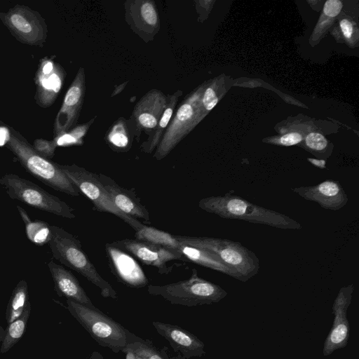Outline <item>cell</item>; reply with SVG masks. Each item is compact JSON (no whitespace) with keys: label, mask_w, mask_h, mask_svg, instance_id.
Wrapping results in <instances>:
<instances>
[{"label":"cell","mask_w":359,"mask_h":359,"mask_svg":"<svg viewBox=\"0 0 359 359\" xmlns=\"http://www.w3.org/2000/svg\"><path fill=\"white\" fill-rule=\"evenodd\" d=\"M198 207L222 218L238 219L281 229H301V224L290 217L250 203L240 196L226 193L201 199Z\"/></svg>","instance_id":"obj_1"},{"label":"cell","mask_w":359,"mask_h":359,"mask_svg":"<svg viewBox=\"0 0 359 359\" xmlns=\"http://www.w3.org/2000/svg\"><path fill=\"white\" fill-rule=\"evenodd\" d=\"M16 157L21 165L32 176L53 189L78 196L80 191L59 167L37 154L32 145L13 127L8 126L4 144Z\"/></svg>","instance_id":"obj_2"},{"label":"cell","mask_w":359,"mask_h":359,"mask_svg":"<svg viewBox=\"0 0 359 359\" xmlns=\"http://www.w3.org/2000/svg\"><path fill=\"white\" fill-rule=\"evenodd\" d=\"M50 231L48 244L53 257L98 287L103 297L116 299V290L98 273L83 250L80 241L61 227L50 226Z\"/></svg>","instance_id":"obj_3"},{"label":"cell","mask_w":359,"mask_h":359,"mask_svg":"<svg viewBox=\"0 0 359 359\" xmlns=\"http://www.w3.org/2000/svg\"><path fill=\"white\" fill-rule=\"evenodd\" d=\"M182 244L205 250L217 255L232 271L233 278L243 283L259 271L255 252L241 243L226 238L175 236Z\"/></svg>","instance_id":"obj_4"},{"label":"cell","mask_w":359,"mask_h":359,"mask_svg":"<svg viewBox=\"0 0 359 359\" xmlns=\"http://www.w3.org/2000/svg\"><path fill=\"white\" fill-rule=\"evenodd\" d=\"M67 308L99 345L115 353L121 352L138 337L100 310L90 309L70 299H67Z\"/></svg>","instance_id":"obj_5"},{"label":"cell","mask_w":359,"mask_h":359,"mask_svg":"<svg viewBox=\"0 0 359 359\" xmlns=\"http://www.w3.org/2000/svg\"><path fill=\"white\" fill-rule=\"evenodd\" d=\"M147 291L172 304L189 307L218 303L227 295L219 285L199 277L195 269L189 279L163 285H149Z\"/></svg>","instance_id":"obj_6"},{"label":"cell","mask_w":359,"mask_h":359,"mask_svg":"<svg viewBox=\"0 0 359 359\" xmlns=\"http://www.w3.org/2000/svg\"><path fill=\"white\" fill-rule=\"evenodd\" d=\"M202 95V89L192 91L177 105L155 149V159L160 161L165 158L197 124L202 112L200 110Z\"/></svg>","instance_id":"obj_7"},{"label":"cell","mask_w":359,"mask_h":359,"mask_svg":"<svg viewBox=\"0 0 359 359\" xmlns=\"http://www.w3.org/2000/svg\"><path fill=\"white\" fill-rule=\"evenodd\" d=\"M9 197L29 206L68 219L76 217L74 209L58 197L36 184L15 174H6L0 178Z\"/></svg>","instance_id":"obj_8"},{"label":"cell","mask_w":359,"mask_h":359,"mask_svg":"<svg viewBox=\"0 0 359 359\" xmlns=\"http://www.w3.org/2000/svg\"><path fill=\"white\" fill-rule=\"evenodd\" d=\"M58 165L78 190L91 201L97 211L114 215L130 225L135 231L144 226L137 219L124 214L114 205L101 184L98 175L76 164Z\"/></svg>","instance_id":"obj_9"},{"label":"cell","mask_w":359,"mask_h":359,"mask_svg":"<svg viewBox=\"0 0 359 359\" xmlns=\"http://www.w3.org/2000/svg\"><path fill=\"white\" fill-rule=\"evenodd\" d=\"M0 20L19 42L43 47L48 37L46 20L30 7L16 4L6 12H0Z\"/></svg>","instance_id":"obj_10"},{"label":"cell","mask_w":359,"mask_h":359,"mask_svg":"<svg viewBox=\"0 0 359 359\" xmlns=\"http://www.w3.org/2000/svg\"><path fill=\"white\" fill-rule=\"evenodd\" d=\"M355 287L350 284L340 288L332 306L334 320L331 330L323 344V354L327 356L335 351L345 348L348 342L350 324L347 311L351 303Z\"/></svg>","instance_id":"obj_11"},{"label":"cell","mask_w":359,"mask_h":359,"mask_svg":"<svg viewBox=\"0 0 359 359\" xmlns=\"http://www.w3.org/2000/svg\"><path fill=\"white\" fill-rule=\"evenodd\" d=\"M65 76V70L54 57H44L40 60L34 77V100L39 107L47 108L55 102Z\"/></svg>","instance_id":"obj_12"},{"label":"cell","mask_w":359,"mask_h":359,"mask_svg":"<svg viewBox=\"0 0 359 359\" xmlns=\"http://www.w3.org/2000/svg\"><path fill=\"white\" fill-rule=\"evenodd\" d=\"M86 93V74L80 67L58 111L53 124L54 137L68 132L77 125Z\"/></svg>","instance_id":"obj_13"},{"label":"cell","mask_w":359,"mask_h":359,"mask_svg":"<svg viewBox=\"0 0 359 359\" xmlns=\"http://www.w3.org/2000/svg\"><path fill=\"white\" fill-rule=\"evenodd\" d=\"M167 95L154 88L147 92L135 105L128 118L134 127L135 139L139 141L144 132L148 136L153 132L165 108Z\"/></svg>","instance_id":"obj_14"},{"label":"cell","mask_w":359,"mask_h":359,"mask_svg":"<svg viewBox=\"0 0 359 359\" xmlns=\"http://www.w3.org/2000/svg\"><path fill=\"white\" fill-rule=\"evenodd\" d=\"M125 19L130 29L144 41H153L160 30V17L153 0H128Z\"/></svg>","instance_id":"obj_15"},{"label":"cell","mask_w":359,"mask_h":359,"mask_svg":"<svg viewBox=\"0 0 359 359\" xmlns=\"http://www.w3.org/2000/svg\"><path fill=\"white\" fill-rule=\"evenodd\" d=\"M114 246L133 255L144 264L156 267L161 273H167L166 264L172 260H184L177 250L161 245L139 241L125 238L111 243Z\"/></svg>","instance_id":"obj_16"},{"label":"cell","mask_w":359,"mask_h":359,"mask_svg":"<svg viewBox=\"0 0 359 359\" xmlns=\"http://www.w3.org/2000/svg\"><path fill=\"white\" fill-rule=\"evenodd\" d=\"M152 325L168 341L174 352L180 353L182 359L201 357L205 354V344L189 331L160 321H153Z\"/></svg>","instance_id":"obj_17"},{"label":"cell","mask_w":359,"mask_h":359,"mask_svg":"<svg viewBox=\"0 0 359 359\" xmlns=\"http://www.w3.org/2000/svg\"><path fill=\"white\" fill-rule=\"evenodd\" d=\"M305 200L317 203L326 210H339L348 203V196L339 181L327 180L314 186L293 188Z\"/></svg>","instance_id":"obj_18"},{"label":"cell","mask_w":359,"mask_h":359,"mask_svg":"<svg viewBox=\"0 0 359 359\" xmlns=\"http://www.w3.org/2000/svg\"><path fill=\"white\" fill-rule=\"evenodd\" d=\"M106 252L110 267L119 281L131 287H142L148 284L143 270L128 252L111 243L106 245Z\"/></svg>","instance_id":"obj_19"},{"label":"cell","mask_w":359,"mask_h":359,"mask_svg":"<svg viewBox=\"0 0 359 359\" xmlns=\"http://www.w3.org/2000/svg\"><path fill=\"white\" fill-rule=\"evenodd\" d=\"M98 177L112 203L120 211L135 219L140 218L150 223L149 211L135 192L120 187L105 175L99 174Z\"/></svg>","instance_id":"obj_20"},{"label":"cell","mask_w":359,"mask_h":359,"mask_svg":"<svg viewBox=\"0 0 359 359\" xmlns=\"http://www.w3.org/2000/svg\"><path fill=\"white\" fill-rule=\"evenodd\" d=\"M54 287L59 297H66L94 310H100L92 302L77 278L64 266L50 260L48 264Z\"/></svg>","instance_id":"obj_21"},{"label":"cell","mask_w":359,"mask_h":359,"mask_svg":"<svg viewBox=\"0 0 359 359\" xmlns=\"http://www.w3.org/2000/svg\"><path fill=\"white\" fill-rule=\"evenodd\" d=\"M135 138L134 127L128 118L119 117L108 128L105 141L114 151L126 152L130 149Z\"/></svg>","instance_id":"obj_22"},{"label":"cell","mask_w":359,"mask_h":359,"mask_svg":"<svg viewBox=\"0 0 359 359\" xmlns=\"http://www.w3.org/2000/svg\"><path fill=\"white\" fill-rule=\"evenodd\" d=\"M183 92L177 90L167 95V104L158 123L148 138L142 143L141 149L147 154H151L157 147L178 105Z\"/></svg>","instance_id":"obj_23"},{"label":"cell","mask_w":359,"mask_h":359,"mask_svg":"<svg viewBox=\"0 0 359 359\" xmlns=\"http://www.w3.org/2000/svg\"><path fill=\"white\" fill-rule=\"evenodd\" d=\"M177 251L182 255L184 261L194 262L233 278L231 269L213 253L182 243Z\"/></svg>","instance_id":"obj_24"},{"label":"cell","mask_w":359,"mask_h":359,"mask_svg":"<svg viewBox=\"0 0 359 359\" xmlns=\"http://www.w3.org/2000/svg\"><path fill=\"white\" fill-rule=\"evenodd\" d=\"M29 302L27 283L21 280L13 289L7 306L6 320L8 325L22 315Z\"/></svg>","instance_id":"obj_25"},{"label":"cell","mask_w":359,"mask_h":359,"mask_svg":"<svg viewBox=\"0 0 359 359\" xmlns=\"http://www.w3.org/2000/svg\"><path fill=\"white\" fill-rule=\"evenodd\" d=\"M31 312V304L29 302L22 315L8 325L6 334L1 342L0 353L4 354L11 349L23 336Z\"/></svg>","instance_id":"obj_26"},{"label":"cell","mask_w":359,"mask_h":359,"mask_svg":"<svg viewBox=\"0 0 359 359\" xmlns=\"http://www.w3.org/2000/svg\"><path fill=\"white\" fill-rule=\"evenodd\" d=\"M17 208L25 222L28 239L36 245H42L48 243L51 236L50 226L43 221L31 220L23 208L19 205L17 206Z\"/></svg>","instance_id":"obj_27"},{"label":"cell","mask_w":359,"mask_h":359,"mask_svg":"<svg viewBox=\"0 0 359 359\" xmlns=\"http://www.w3.org/2000/svg\"><path fill=\"white\" fill-rule=\"evenodd\" d=\"M135 236L137 240L161 245L175 250H177L180 245V243L177 240L175 236L144 224L140 229L135 231Z\"/></svg>","instance_id":"obj_28"},{"label":"cell","mask_w":359,"mask_h":359,"mask_svg":"<svg viewBox=\"0 0 359 359\" xmlns=\"http://www.w3.org/2000/svg\"><path fill=\"white\" fill-rule=\"evenodd\" d=\"M126 347L133 350L143 359H171L167 353L166 347L159 349L154 346L152 341L139 337Z\"/></svg>","instance_id":"obj_29"},{"label":"cell","mask_w":359,"mask_h":359,"mask_svg":"<svg viewBox=\"0 0 359 359\" xmlns=\"http://www.w3.org/2000/svg\"><path fill=\"white\" fill-rule=\"evenodd\" d=\"M95 118H91L85 123L76 125L68 132L55 137L53 140L55 141L57 147L82 144L83 137L94 123Z\"/></svg>","instance_id":"obj_30"},{"label":"cell","mask_w":359,"mask_h":359,"mask_svg":"<svg viewBox=\"0 0 359 359\" xmlns=\"http://www.w3.org/2000/svg\"><path fill=\"white\" fill-rule=\"evenodd\" d=\"M32 147L40 156L50 160L54 156L55 149L57 147L53 140H47L38 138L34 141Z\"/></svg>","instance_id":"obj_31"},{"label":"cell","mask_w":359,"mask_h":359,"mask_svg":"<svg viewBox=\"0 0 359 359\" xmlns=\"http://www.w3.org/2000/svg\"><path fill=\"white\" fill-rule=\"evenodd\" d=\"M305 142L309 149L316 151L325 150L327 145L325 137L318 133H309L305 139Z\"/></svg>","instance_id":"obj_32"},{"label":"cell","mask_w":359,"mask_h":359,"mask_svg":"<svg viewBox=\"0 0 359 359\" xmlns=\"http://www.w3.org/2000/svg\"><path fill=\"white\" fill-rule=\"evenodd\" d=\"M218 102V97L212 87H208L202 95L201 107L206 111L213 109Z\"/></svg>","instance_id":"obj_33"},{"label":"cell","mask_w":359,"mask_h":359,"mask_svg":"<svg viewBox=\"0 0 359 359\" xmlns=\"http://www.w3.org/2000/svg\"><path fill=\"white\" fill-rule=\"evenodd\" d=\"M342 6L339 0H328L324 5L323 11L329 17H335L340 13Z\"/></svg>","instance_id":"obj_34"},{"label":"cell","mask_w":359,"mask_h":359,"mask_svg":"<svg viewBox=\"0 0 359 359\" xmlns=\"http://www.w3.org/2000/svg\"><path fill=\"white\" fill-rule=\"evenodd\" d=\"M302 140V136L298 133H287L282 136L280 143L284 146H292L299 143Z\"/></svg>","instance_id":"obj_35"},{"label":"cell","mask_w":359,"mask_h":359,"mask_svg":"<svg viewBox=\"0 0 359 359\" xmlns=\"http://www.w3.org/2000/svg\"><path fill=\"white\" fill-rule=\"evenodd\" d=\"M340 27L345 37L349 39L353 33L352 24L346 19H344L340 22Z\"/></svg>","instance_id":"obj_36"},{"label":"cell","mask_w":359,"mask_h":359,"mask_svg":"<svg viewBox=\"0 0 359 359\" xmlns=\"http://www.w3.org/2000/svg\"><path fill=\"white\" fill-rule=\"evenodd\" d=\"M308 161H309L314 166L319 168L320 169L325 168L326 161L324 159H316L312 158H308Z\"/></svg>","instance_id":"obj_37"},{"label":"cell","mask_w":359,"mask_h":359,"mask_svg":"<svg viewBox=\"0 0 359 359\" xmlns=\"http://www.w3.org/2000/svg\"><path fill=\"white\" fill-rule=\"evenodd\" d=\"M121 352L125 353L126 359H138V355L128 348L125 347Z\"/></svg>","instance_id":"obj_38"},{"label":"cell","mask_w":359,"mask_h":359,"mask_svg":"<svg viewBox=\"0 0 359 359\" xmlns=\"http://www.w3.org/2000/svg\"><path fill=\"white\" fill-rule=\"evenodd\" d=\"M128 82H124L122 84H120L115 87L114 90L111 93V96H114L118 93H120L126 86Z\"/></svg>","instance_id":"obj_39"},{"label":"cell","mask_w":359,"mask_h":359,"mask_svg":"<svg viewBox=\"0 0 359 359\" xmlns=\"http://www.w3.org/2000/svg\"><path fill=\"white\" fill-rule=\"evenodd\" d=\"M5 334L6 330L0 325V342H2L4 340Z\"/></svg>","instance_id":"obj_40"},{"label":"cell","mask_w":359,"mask_h":359,"mask_svg":"<svg viewBox=\"0 0 359 359\" xmlns=\"http://www.w3.org/2000/svg\"><path fill=\"white\" fill-rule=\"evenodd\" d=\"M138 359H143V358H141V357H140V356H138Z\"/></svg>","instance_id":"obj_41"}]
</instances>
